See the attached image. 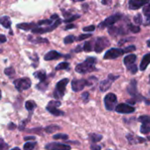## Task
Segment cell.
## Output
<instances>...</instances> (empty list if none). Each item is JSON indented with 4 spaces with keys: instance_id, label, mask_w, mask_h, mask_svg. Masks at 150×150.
<instances>
[{
    "instance_id": "d4e9b609",
    "label": "cell",
    "mask_w": 150,
    "mask_h": 150,
    "mask_svg": "<svg viewBox=\"0 0 150 150\" xmlns=\"http://www.w3.org/2000/svg\"><path fill=\"white\" fill-rule=\"evenodd\" d=\"M103 136L100 135V134H89V139L91 142L96 143V142H98L102 140Z\"/></svg>"
},
{
    "instance_id": "7bdbcfd3",
    "label": "cell",
    "mask_w": 150,
    "mask_h": 150,
    "mask_svg": "<svg viewBox=\"0 0 150 150\" xmlns=\"http://www.w3.org/2000/svg\"><path fill=\"white\" fill-rule=\"evenodd\" d=\"M95 28H96V26H95L94 25H89V26H85V27H83V30L84 32H93V31L95 30Z\"/></svg>"
},
{
    "instance_id": "d590c367",
    "label": "cell",
    "mask_w": 150,
    "mask_h": 150,
    "mask_svg": "<svg viewBox=\"0 0 150 150\" xmlns=\"http://www.w3.org/2000/svg\"><path fill=\"white\" fill-rule=\"evenodd\" d=\"M36 145V142H27L24 145V150H33Z\"/></svg>"
},
{
    "instance_id": "7402d4cb",
    "label": "cell",
    "mask_w": 150,
    "mask_h": 150,
    "mask_svg": "<svg viewBox=\"0 0 150 150\" xmlns=\"http://www.w3.org/2000/svg\"><path fill=\"white\" fill-rule=\"evenodd\" d=\"M0 24L4 28H10L11 25V21L8 16H3V17H0Z\"/></svg>"
},
{
    "instance_id": "11a10c76",
    "label": "cell",
    "mask_w": 150,
    "mask_h": 150,
    "mask_svg": "<svg viewBox=\"0 0 150 150\" xmlns=\"http://www.w3.org/2000/svg\"><path fill=\"white\" fill-rule=\"evenodd\" d=\"M143 24H144V25H150V20L149 19H146V21Z\"/></svg>"
},
{
    "instance_id": "6125c7cd",
    "label": "cell",
    "mask_w": 150,
    "mask_h": 150,
    "mask_svg": "<svg viewBox=\"0 0 150 150\" xmlns=\"http://www.w3.org/2000/svg\"><path fill=\"white\" fill-rule=\"evenodd\" d=\"M149 83H150V75H149Z\"/></svg>"
},
{
    "instance_id": "ab89813d",
    "label": "cell",
    "mask_w": 150,
    "mask_h": 150,
    "mask_svg": "<svg viewBox=\"0 0 150 150\" xmlns=\"http://www.w3.org/2000/svg\"><path fill=\"white\" fill-rule=\"evenodd\" d=\"M80 18V15H73V16H70L69 18H66L63 22H65V23H70V22H72V21H75L76 19H77V18Z\"/></svg>"
},
{
    "instance_id": "8fae6325",
    "label": "cell",
    "mask_w": 150,
    "mask_h": 150,
    "mask_svg": "<svg viewBox=\"0 0 150 150\" xmlns=\"http://www.w3.org/2000/svg\"><path fill=\"white\" fill-rule=\"evenodd\" d=\"M119 77H120L119 76H114V75H112V74L109 75L107 79H105V80H104V81H102L100 83V84H99L100 91H108L111 88L112 82L115 81L116 79H118Z\"/></svg>"
},
{
    "instance_id": "484cf974",
    "label": "cell",
    "mask_w": 150,
    "mask_h": 150,
    "mask_svg": "<svg viewBox=\"0 0 150 150\" xmlns=\"http://www.w3.org/2000/svg\"><path fill=\"white\" fill-rule=\"evenodd\" d=\"M127 27H128V31H130L133 33H140V31H141L140 26H138L136 25H133L131 23H127Z\"/></svg>"
},
{
    "instance_id": "6da1fadb",
    "label": "cell",
    "mask_w": 150,
    "mask_h": 150,
    "mask_svg": "<svg viewBox=\"0 0 150 150\" xmlns=\"http://www.w3.org/2000/svg\"><path fill=\"white\" fill-rule=\"evenodd\" d=\"M97 59L94 57H88L83 62L79 63L76 67V71L79 74H86L91 71H95L97 69L95 67V63Z\"/></svg>"
},
{
    "instance_id": "ffe728a7",
    "label": "cell",
    "mask_w": 150,
    "mask_h": 150,
    "mask_svg": "<svg viewBox=\"0 0 150 150\" xmlns=\"http://www.w3.org/2000/svg\"><path fill=\"white\" fill-rule=\"evenodd\" d=\"M150 63V53L145 54L141 62V64H140V69L142 71H144L146 70V69L148 68V66L149 65Z\"/></svg>"
},
{
    "instance_id": "60d3db41",
    "label": "cell",
    "mask_w": 150,
    "mask_h": 150,
    "mask_svg": "<svg viewBox=\"0 0 150 150\" xmlns=\"http://www.w3.org/2000/svg\"><path fill=\"white\" fill-rule=\"evenodd\" d=\"M91 35L92 34H91V33H87V34H81V35H79L78 36V38H76V40H85V39H88V38H90V37H91Z\"/></svg>"
},
{
    "instance_id": "680465c9",
    "label": "cell",
    "mask_w": 150,
    "mask_h": 150,
    "mask_svg": "<svg viewBox=\"0 0 150 150\" xmlns=\"http://www.w3.org/2000/svg\"><path fill=\"white\" fill-rule=\"evenodd\" d=\"M11 150H20L18 148H14V149H11Z\"/></svg>"
},
{
    "instance_id": "9a60e30c",
    "label": "cell",
    "mask_w": 150,
    "mask_h": 150,
    "mask_svg": "<svg viewBox=\"0 0 150 150\" xmlns=\"http://www.w3.org/2000/svg\"><path fill=\"white\" fill-rule=\"evenodd\" d=\"M149 1H145V0H130L128 4H129V9L130 10H137L147 4H149Z\"/></svg>"
},
{
    "instance_id": "30bf717a",
    "label": "cell",
    "mask_w": 150,
    "mask_h": 150,
    "mask_svg": "<svg viewBox=\"0 0 150 150\" xmlns=\"http://www.w3.org/2000/svg\"><path fill=\"white\" fill-rule=\"evenodd\" d=\"M62 19L58 18L57 21H55L54 23H53L51 25H48L47 27H40V28H34L33 30H32L33 33H37V34H40V33H48V32H52L53 30H54L57 26H59L62 24Z\"/></svg>"
},
{
    "instance_id": "9f6ffc18",
    "label": "cell",
    "mask_w": 150,
    "mask_h": 150,
    "mask_svg": "<svg viewBox=\"0 0 150 150\" xmlns=\"http://www.w3.org/2000/svg\"><path fill=\"white\" fill-rule=\"evenodd\" d=\"M109 3H111V2H106V1H102V4H109Z\"/></svg>"
},
{
    "instance_id": "5bb4252c",
    "label": "cell",
    "mask_w": 150,
    "mask_h": 150,
    "mask_svg": "<svg viewBox=\"0 0 150 150\" xmlns=\"http://www.w3.org/2000/svg\"><path fill=\"white\" fill-rule=\"evenodd\" d=\"M46 150H70L71 148L69 145L58 143V142H51L46 145Z\"/></svg>"
},
{
    "instance_id": "ba28073f",
    "label": "cell",
    "mask_w": 150,
    "mask_h": 150,
    "mask_svg": "<svg viewBox=\"0 0 150 150\" xmlns=\"http://www.w3.org/2000/svg\"><path fill=\"white\" fill-rule=\"evenodd\" d=\"M128 27L127 26H123V25H119V26H110L108 28V33L115 37V36H120V35H126L128 33Z\"/></svg>"
},
{
    "instance_id": "f35d334b",
    "label": "cell",
    "mask_w": 150,
    "mask_h": 150,
    "mask_svg": "<svg viewBox=\"0 0 150 150\" xmlns=\"http://www.w3.org/2000/svg\"><path fill=\"white\" fill-rule=\"evenodd\" d=\"M61 105H62V104H61V102H60V101H56V100H54V101H50V102L47 104V106L58 108Z\"/></svg>"
},
{
    "instance_id": "ac0fdd59",
    "label": "cell",
    "mask_w": 150,
    "mask_h": 150,
    "mask_svg": "<svg viewBox=\"0 0 150 150\" xmlns=\"http://www.w3.org/2000/svg\"><path fill=\"white\" fill-rule=\"evenodd\" d=\"M127 139L128 140L129 143L131 144H138V143H143L146 142V139L139 137V136H135L133 134H128L127 135Z\"/></svg>"
},
{
    "instance_id": "f5cc1de1",
    "label": "cell",
    "mask_w": 150,
    "mask_h": 150,
    "mask_svg": "<svg viewBox=\"0 0 150 150\" xmlns=\"http://www.w3.org/2000/svg\"><path fill=\"white\" fill-rule=\"evenodd\" d=\"M83 47H81V46H77L76 47V50H75V52H76V53H78V52H81L83 49Z\"/></svg>"
},
{
    "instance_id": "681fc988",
    "label": "cell",
    "mask_w": 150,
    "mask_h": 150,
    "mask_svg": "<svg viewBox=\"0 0 150 150\" xmlns=\"http://www.w3.org/2000/svg\"><path fill=\"white\" fill-rule=\"evenodd\" d=\"M134 40V38H130V39H127V40H121L119 42V45H120V46H121L122 44L126 43V41H127V40Z\"/></svg>"
},
{
    "instance_id": "7a4b0ae2",
    "label": "cell",
    "mask_w": 150,
    "mask_h": 150,
    "mask_svg": "<svg viewBox=\"0 0 150 150\" xmlns=\"http://www.w3.org/2000/svg\"><path fill=\"white\" fill-rule=\"evenodd\" d=\"M134 50H136V47L134 45L129 46V47H127L124 49H121V48H114L113 47V48L109 49L105 54L104 59L105 60H113V59L119 58L120 56H121L122 54H124L126 53H129V52H132V51H134Z\"/></svg>"
},
{
    "instance_id": "cb8c5ba5",
    "label": "cell",
    "mask_w": 150,
    "mask_h": 150,
    "mask_svg": "<svg viewBox=\"0 0 150 150\" xmlns=\"http://www.w3.org/2000/svg\"><path fill=\"white\" fill-rule=\"evenodd\" d=\"M34 76L37 77L40 82H45L46 79H47V74L44 70H40V71H37L35 72L34 74Z\"/></svg>"
},
{
    "instance_id": "91938a15",
    "label": "cell",
    "mask_w": 150,
    "mask_h": 150,
    "mask_svg": "<svg viewBox=\"0 0 150 150\" xmlns=\"http://www.w3.org/2000/svg\"><path fill=\"white\" fill-rule=\"evenodd\" d=\"M146 104H147V105H150V101H148V100H146Z\"/></svg>"
},
{
    "instance_id": "d6a6232c",
    "label": "cell",
    "mask_w": 150,
    "mask_h": 150,
    "mask_svg": "<svg viewBox=\"0 0 150 150\" xmlns=\"http://www.w3.org/2000/svg\"><path fill=\"white\" fill-rule=\"evenodd\" d=\"M134 21L135 25H138V26H139L141 24H142V15H141V14L135 15L134 18Z\"/></svg>"
},
{
    "instance_id": "c3c4849f",
    "label": "cell",
    "mask_w": 150,
    "mask_h": 150,
    "mask_svg": "<svg viewBox=\"0 0 150 150\" xmlns=\"http://www.w3.org/2000/svg\"><path fill=\"white\" fill-rule=\"evenodd\" d=\"M75 27H76V25H75L74 24H69V25H66V27H65V30H69V29H73V28H75Z\"/></svg>"
},
{
    "instance_id": "836d02e7",
    "label": "cell",
    "mask_w": 150,
    "mask_h": 150,
    "mask_svg": "<svg viewBox=\"0 0 150 150\" xmlns=\"http://www.w3.org/2000/svg\"><path fill=\"white\" fill-rule=\"evenodd\" d=\"M53 24V21L51 19H44V20H40L37 25H51Z\"/></svg>"
},
{
    "instance_id": "e0dca14e",
    "label": "cell",
    "mask_w": 150,
    "mask_h": 150,
    "mask_svg": "<svg viewBox=\"0 0 150 150\" xmlns=\"http://www.w3.org/2000/svg\"><path fill=\"white\" fill-rule=\"evenodd\" d=\"M62 56V54H60L59 52L55 51V50H51L48 53H47L44 56V59L46 61H53V60H56L59 59Z\"/></svg>"
},
{
    "instance_id": "2e32d148",
    "label": "cell",
    "mask_w": 150,
    "mask_h": 150,
    "mask_svg": "<svg viewBox=\"0 0 150 150\" xmlns=\"http://www.w3.org/2000/svg\"><path fill=\"white\" fill-rule=\"evenodd\" d=\"M127 92L134 98L137 97L138 95V89H137V82L135 79L131 80L129 85L127 86Z\"/></svg>"
},
{
    "instance_id": "f6af8a7d",
    "label": "cell",
    "mask_w": 150,
    "mask_h": 150,
    "mask_svg": "<svg viewBox=\"0 0 150 150\" xmlns=\"http://www.w3.org/2000/svg\"><path fill=\"white\" fill-rule=\"evenodd\" d=\"M89 97H90L89 92H83V93L82 94V98H83V100L84 102H87V101L89 100Z\"/></svg>"
},
{
    "instance_id": "7c38bea8",
    "label": "cell",
    "mask_w": 150,
    "mask_h": 150,
    "mask_svg": "<svg viewBox=\"0 0 150 150\" xmlns=\"http://www.w3.org/2000/svg\"><path fill=\"white\" fill-rule=\"evenodd\" d=\"M88 86V81L86 79H74L71 82V87L74 91H81Z\"/></svg>"
},
{
    "instance_id": "ee69618b",
    "label": "cell",
    "mask_w": 150,
    "mask_h": 150,
    "mask_svg": "<svg viewBox=\"0 0 150 150\" xmlns=\"http://www.w3.org/2000/svg\"><path fill=\"white\" fill-rule=\"evenodd\" d=\"M34 43H47L48 40L47 39H43V38H38L33 40Z\"/></svg>"
},
{
    "instance_id": "4316f807",
    "label": "cell",
    "mask_w": 150,
    "mask_h": 150,
    "mask_svg": "<svg viewBox=\"0 0 150 150\" xmlns=\"http://www.w3.org/2000/svg\"><path fill=\"white\" fill-rule=\"evenodd\" d=\"M35 107H36V104H35L34 101H33V100H28V101L25 102V109H26L27 111L32 112V111H33V109H34Z\"/></svg>"
},
{
    "instance_id": "603a6c76",
    "label": "cell",
    "mask_w": 150,
    "mask_h": 150,
    "mask_svg": "<svg viewBox=\"0 0 150 150\" xmlns=\"http://www.w3.org/2000/svg\"><path fill=\"white\" fill-rule=\"evenodd\" d=\"M47 111L49 112L52 115L54 116H62L64 114V112L62 111H60L59 109L55 108V107H50V106H47Z\"/></svg>"
},
{
    "instance_id": "db71d44e",
    "label": "cell",
    "mask_w": 150,
    "mask_h": 150,
    "mask_svg": "<svg viewBox=\"0 0 150 150\" xmlns=\"http://www.w3.org/2000/svg\"><path fill=\"white\" fill-rule=\"evenodd\" d=\"M55 18H57V19L59 18L58 15H57V14H53V15L51 16V20H52V19H55Z\"/></svg>"
},
{
    "instance_id": "44dd1931",
    "label": "cell",
    "mask_w": 150,
    "mask_h": 150,
    "mask_svg": "<svg viewBox=\"0 0 150 150\" xmlns=\"http://www.w3.org/2000/svg\"><path fill=\"white\" fill-rule=\"evenodd\" d=\"M37 25L34 23H21L17 25V27L18 29L21 30H25V31H28V30H33L34 28H36Z\"/></svg>"
},
{
    "instance_id": "4dcf8cb0",
    "label": "cell",
    "mask_w": 150,
    "mask_h": 150,
    "mask_svg": "<svg viewBox=\"0 0 150 150\" xmlns=\"http://www.w3.org/2000/svg\"><path fill=\"white\" fill-rule=\"evenodd\" d=\"M60 129V127L58 126H55V125H51V126H48L45 128V131L47 133H54L55 132L56 130H59Z\"/></svg>"
},
{
    "instance_id": "94428289",
    "label": "cell",
    "mask_w": 150,
    "mask_h": 150,
    "mask_svg": "<svg viewBox=\"0 0 150 150\" xmlns=\"http://www.w3.org/2000/svg\"><path fill=\"white\" fill-rule=\"evenodd\" d=\"M0 98H1V91H0Z\"/></svg>"
},
{
    "instance_id": "8d00e7d4",
    "label": "cell",
    "mask_w": 150,
    "mask_h": 150,
    "mask_svg": "<svg viewBox=\"0 0 150 150\" xmlns=\"http://www.w3.org/2000/svg\"><path fill=\"white\" fill-rule=\"evenodd\" d=\"M53 138L54 140H59V139H62V140H68L69 139V136L67 134H54L53 136Z\"/></svg>"
},
{
    "instance_id": "bcb514c9",
    "label": "cell",
    "mask_w": 150,
    "mask_h": 150,
    "mask_svg": "<svg viewBox=\"0 0 150 150\" xmlns=\"http://www.w3.org/2000/svg\"><path fill=\"white\" fill-rule=\"evenodd\" d=\"M6 42V37L4 34H0V43H4Z\"/></svg>"
},
{
    "instance_id": "3957f363",
    "label": "cell",
    "mask_w": 150,
    "mask_h": 150,
    "mask_svg": "<svg viewBox=\"0 0 150 150\" xmlns=\"http://www.w3.org/2000/svg\"><path fill=\"white\" fill-rule=\"evenodd\" d=\"M69 79L68 78H64L61 81H59L56 84L54 92V97L56 99L61 98L62 97H63L64 93H65V90L67 87V84L69 83Z\"/></svg>"
},
{
    "instance_id": "f546056e",
    "label": "cell",
    "mask_w": 150,
    "mask_h": 150,
    "mask_svg": "<svg viewBox=\"0 0 150 150\" xmlns=\"http://www.w3.org/2000/svg\"><path fill=\"white\" fill-rule=\"evenodd\" d=\"M142 11H143L144 15L146 16L147 19H149L150 20V2L149 4H147L146 5H144Z\"/></svg>"
},
{
    "instance_id": "5b68a950",
    "label": "cell",
    "mask_w": 150,
    "mask_h": 150,
    "mask_svg": "<svg viewBox=\"0 0 150 150\" xmlns=\"http://www.w3.org/2000/svg\"><path fill=\"white\" fill-rule=\"evenodd\" d=\"M117 97L115 94L113 93H108L105 98H104V103H105V106L106 108V110L108 111H114L116 108V105H117Z\"/></svg>"
},
{
    "instance_id": "6f0895ef",
    "label": "cell",
    "mask_w": 150,
    "mask_h": 150,
    "mask_svg": "<svg viewBox=\"0 0 150 150\" xmlns=\"http://www.w3.org/2000/svg\"><path fill=\"white\" fill-rule=\"evenodd\" d=\"M147 45H148L149 47H150V40H149L147 41Z\"/></svg>"
},
{
    "instance_id": "f907efd6",
    "label": "cell",
    "mask_w": 150,
    "mask_h": 150,
    "mask_svg": "<svg viewBox=\"0 0 150 150\" xmlns=\"http://www.w3.org/2000/svg\"><path fill=\"white\" fill-rule=\"evenodd\" d=\"M8 128H9L10 130L15 129V128H16V125H14L13 123H10V124H9V127H8Z\"/></svg>"
},
{
    "instance_id": "52a82bcc",
    "label": "cell",
    "mask_w": 150,
    "mask_h": 150,
    "mask_svg": "<svg viewBox=\"0 0 150 150\" xmlns=\"http://www.w3.org/2000/svg\"><path fill=\"white\" fill-rule=\"evenodd\" d=\"M31 84H32V82H31V80L28 77H24V78L17 79V80L14 81L15 88L18 91H19L28 90L31 87Z\"/></svg>"
},
{
    "instance_id": "9c48e42d",
    "label": "cell",
    "mask_w": 150,
    "mask_h": 150,
    "mask_svg": "<svg viewBox=\"0 0 150 150\" xmlns=\"http://www.w3.org/2000/svg\"><path fill=\"white\" fill-rule=\"evenodd\" d=\"M138 121L142 123L141 133L144 134H149L150 133V116L144 115L138 118Z\"/></svg>"
},
{
    "instance_id": "83f0119b",
    "label": "cell",
    "mask_w": 150,
    "mask_h": 150,
    "mask_svg": "<svg viewBox=\"0 0 150 150\" xmlns=\"http://www.w3.org/2000/svg\"><path fill=\"white\" fill-rule=\"evenodd\" d=\"M83 50L85 52H91L93 50V47H92V42L91 41H86L83 46Z\"/></svg>"
},
{
    "instance_id": "4fadbf2b",
    "label": "cell",
    "mask_w": 150,
    "mask_h": 150,
    "mask_svg": "<svg viewBox=\"0 0 150 150\" xmlns=\"http://www.w3.org/2000/svg\"><path fill=\"white\" fill-rule=\"evenodd\" d=\"M115 111L119 113H124V114H129L135 111V108L127 105V104H120L116 105Z\"/></svg>"
},
{
    "instance_id": "d6986e66",
    "label": "cell",
    "mask_w": 150,
    "mask_h": 150,
    "mask_svg": "<svg viewBox=\"0 0 150 150\" xmlns=\"http://www.w3.org/2000/svg\"><path fill=\"white\" fill-rule=\"evenodd\" d=\"M136 59H137V56L135 54H127L124 58V63L127 66V68H129V67L134 65V62H135Z\"/></svg>"
},
{
    "instance_id": "f1b7e54d",
    "label": "cell",
    "mask_w": 150,
    "mask_h": 150,
    "mask_svg": "<svg viewBox=\"0 0 150 150\" xmlns=\"http://www.w3.org/2000/svg\"><path fill=\"white\" fill-rule=\"evenodd\" d=\"M69 68V63H68L67 62H63L59 63L56 67H55V70H62V69H68Z\"/></svg>"
},
{
    "instance_id": "e575fe53",
    "label": "cell",
    "mask_w": 150,
    "mask_h": 150,
    "mask_svg": "<svg viewBox=\"0 0 150 150\" xmlns=\"http://www.w3.org/2000/svg\"><path fill=\"white\" fill-rule=\"evenodd\" d=\"M75 40H76V37L74 35H68L67 37L64 38V43L70 44V43H73Z\"/></svg>"
},
{
    "instance_id": "816d5d0a",
    "label": "cell",
    "mask_w": 150,
    "mask_h": 150,
    "mask_svg": "<svg viewBox=\"0 0 150 150\" xmlns=\"http://www.w3.org/2000/svg\"><path fill=\"white\" fill-rule=\"evenodd\" d=\"M25 141H30V140H35V137L34 136H26L24 138Z\"/></svg>"
},
{
    "instance_id": "b9f144b4",
    "label": "cell",
    "mask_w": 150,
    "mask_h": 150,
    "mask_svg": "<svg viewBox=\"0 0 150 150\" xmlns=\"http://www.w3.org/2000/svg\"><path fill=\"white\" fill-rule=\"evenodd\" d=\"M8 149V144H6L3 139H0V150Z\"/></svg>"
},
{
    "instance_id": "74e56055",
    "label": "cell",
    "mask_w": 150,
    "mask_h": 150,
    "mask_svg": "<svg viewBox=\"0 0 150 150\" xmlns=\"http://www.w3.org/2000/svg\"><path fill=\"white\" fill-rule=\"evenodd\" d=\"M4 74L7 75V76H12L15 74V70H14L13 68L9 67V68H6V69H4Z\"/></svg>"
},
{
    "instance_id": "277c9868",
    "label": "cell",
    "mask_w": 150,
    "mask_h": 150,
    "mask_svg": "<svg viewBox=\"0 0 150 150\" xmlns=\"http://www.w3.org/2000/svg\"><path fill=\"white\" fill-rule=\"evenodd\" d=\"M109 45H110V41H109V40L107 38H105V37H98L95 40L93 50H95L96 53L99 54L104 49H105Z\"/></svg>"
},
{
    "instance_id": "1f68e13d",
    "label": "cell",
    "mask_w": 150,
    "mask_h": 150,
    "mask_svg": "<svg viewBox=\"0 0 150 150\" xmlns=\"http://www.w3.org/2000/svg\"><path fill=\"white\" fill-rule=\"evenodd\" d=\"M36 88L38 89V90H40V91H46L47 90V83L45 81V82H40V83H38L37 84V86H36Z\"/></svg>"
},
{
    "instance_id": "8992f818",
    "label": "cell",
    "mask_w": 150,
    "mask_h": 150,
    "mask_svg": "<svg viewBox=\"0 0 150 150\" xmlns=\"http://www.w3.org/2000/svg\"><path fill=\"white\" fill-rule=\"evenodd\" d=\"M122 14L120 13H116V14H113L108 18H106L102 23L99 24V27L100 28H105V27H110V26H112L116 22H118L119 20H120L122 18Z\"/></svg>"
},
{
    "instance_id": "7dc6e473",
    "label": "cell",
    "mask_w": 150,
    "mask_h": 150,
    "mask_svg": "<svg viewBox=\"0 0 150 150\" xmlns=\"http://www.w3.org/2000/svg\"><path fill=\"white\" fill-rule=\"evenodd\" d=\"M91 150H101V147L98 145H92L91 147Z\"/></svg>"
}]
</instances>
